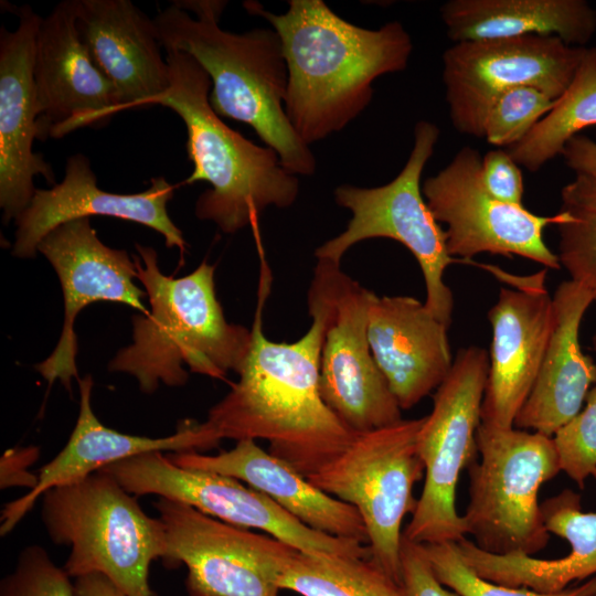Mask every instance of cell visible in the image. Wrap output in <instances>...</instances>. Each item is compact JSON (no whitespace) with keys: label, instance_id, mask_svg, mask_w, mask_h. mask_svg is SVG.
Instances as JSON below:
<instances>
[{"label":"cell","instance_id":"cell-1","mask_svg":"<svg viewBox=\"0 0 596 596\" xmlns=\"http://www.w3.org/2000/svg\"><path fill=\"white\" fill-rule=\"evenodd\" d=\"M258 301L252 343L231 391L198 422L207 449L222 439H265L268 451L308 478L337 458L355 433L328 407L319 389L323 321L316 309L298 340L274 342L263 331V309L272 272L262 246Z\"/></svg>","mask_w":596,"mask_h":596},{"label":"cell","instance_id":"cell-2","mask_svg":"<svg viewBox=\"0 0 596 596\" xmlns=\"http://www.w3.org/2000/svg\"><path fill=\"white\" fill-rule=\"evenodd\" d=\"M243 7L268 21L280 38L288 75L286 115L308 146L355 119L371 103L373 82L405 70L413 51L401 22L364 29L322 0H289L279 14L258 1Z\"/></svg>","mask_w":596,"mask_h":596},{"label":"cell","instance_id":"cell-3","mask_svg":"<svg viewBox=\"0 0 596 596\" xmlns=\"http://www.w3.org/2000/svg\"><path fill=\"white\" fill-rule=\"evenodd\" d=\"M226 6L224 0H173L153 19L161 46L190 54L206 71L219 116L251 126L290 173L312 175L316 157L285 110L288 75L279 35L273 28L222 29Z\"/></svg>","mask_w":596,"mask_h":596},{"label":"cell","instance_id":"cell-4","mask_svg":"<svg viewBox=\"0 0 596 596\" xmlns=\"http://www.w3.org/2000/svg\"><path fill=\"white\" fill-rule=\"evenodd\" d=\"M137 278L150 305L147 313L132 317V342L109 361L110 372L132 375L143 393L160 383L182 386L184 369L213 379L237 374L248 354L252 332L230 323L215 294V265L202 262L191 274L175 278L163 275L157 252L135 245Z\"/></svg>","mask_w":596,"mask_h":596},{"label":"cell","instance_id":"cell-5","mask_svg":"<svg viewBox=\"0 0 596 596\" xmlns=\"http://www.w3.org/2000/svg\"><path fill=\"white\" fill-rule=\"evenodd\" d=\"M170 86L151 105L172 109L183 120L193 171L185 184L204 181L211 188L195 202V215L226 234L255 226L268 206L287 209L299 194L298 177L277 152L230 128L210 103L211 78L188 53L166 51Z\"/></svg>","mask_w":596,"mask_h":596},{"label":"cell","instance_id":"cell-6","mask_svg":"<svg viewBox=\"0 0 596 596\" xmlns=\"http://www.w3.org/2000/svg\"><path fill=\"white\" fill-rule=\"evenodd\" d=\"M41 498L49 538L71 547L63 566L71 577L100 573L126 596H156L149 568L166 556L164 525L146 514L111 475L99 470Z\"/></svg>","mask_w":596,"mask_h":596},{"label":"cell","instance_id":"cell-7","mask_svg":"<svg viewBox=\"0 0 596 596\" xmlns=\"http://www.w3.org/2000/svg\"><path fill=\"white\" fill-rule=\"evenodd\" d=\"M476 440L480 459L468 467L467 534L483 551L533 555L549 543L539 491L561 471L553 437L481 423Z\"/></svg>","mask_w":596,"mask_h":596},{"label":"cell","instance_id":"cell-8","mask_svg":"<svg viewBox=\"0 0 596 596\" xmlns=\"http://www.w3.org/2000/svg\"><path fill=\"white\" fill-rule=\"evenodd\" d=\"M439 135L434 123L417 121L409 157L392 181L375 188L339 185L333 192L334 200L352 216L343 232L316 248L315 256L340 264L347 251L362 241L383 237L398 242L421 267L426 307L449 328L454 296L444 281V273L455 259L448 253L445 230L432 214L421 183Z\"/></svg>","mask_w":596,"mask_h":596},{"label":"cell","instance_id":"cell-9","mask_svg":"<svg viewBox=\"0 0 596 596\" xmlns=\"http://www.w3.org/2000/svg\"><path fill=\"white\" fill-rule=\"evenodd\" d=\"M425 416L356 434L333 460L307 479L353 505L365 525L370 558L401 583L402 522L413 513L415 483L425 473L418 434Z\"/></svg>","mask_w":596,"mask_h":596},{"label":"cell","instance_id":"cell-10","mask_svg":"<svg viewBox=\"0 0 596 596\" xmlns=\"http://www.w3.org/2000/svg\"><path fill=\"white\" fill-rule=\"evenodd\" d=\"M489 373V353L476 345L460 349L433 395V409L418 434L425 481L403 536L416 544L456 543L466 538L457 513L460 472L477 460V429Z\"/></svg>","mask_w":596,"mask_h":596},{"label":"cell","instance_id":"cell-11","mask_svg":"<svg viewBox=\"0 0 596 596\" xmlns=\"http://www.w3.org/2000/svg\"><path fill=\"white\" fill-rule=\"evenodd\" d=\"M372 291L348 276L340 264L317 259L308 308L323 321L320 394L353 433L400 422L401 407L379 369L368 338Z\"/></svg>","mask_w":596,"mask_h":596},{"label":"cell","instance_id":"cell-12","mask_svg":"<svg viewBox=\"0 0 596 596\" xmlns=\"http://www.w3.org/2000/svg\"><path fill=\"white\" fill-rule=\"evenodd\" d=\"M586 50L542 35L454 43L443 54V82L454 128L483 138L494 103L518 87H534L558 99L573 82Z\"/></svg>","mask_w":596,"mask_h":596},{"label":"cell","instance_id":"cell-13","mask_svg":"<svg viewBox=\"0 0 596 596\" xmlns=\"http://www.w3.org/2000/svg\"><path fill=\"white\" fill-rule=\"evenodd\" d=\"M129 493L160 498L193 507L204 514L244 529H257L299 552L370 557V547L356 540L316 531L265 493L224 475L188 469L161 451L146 453L100 469Z\"/></svg>","mask_w":596,"mask_h":596},{"label":"cell","instance_id":"cell-14","mask_svg":"<svg viewBox=\"0 0 596 596\" xmlns=\"http://www.w3.org/2000/svg\"><path fill=\"white\" fill-rule=\"evenodd\" d=\"M166 530L170 568L188 570V596H279L297 550L267 534L217 520L182 502H155Z\"/></svg>","mask_w":596,"mask_h":596},{"label":"cell","instance_id":"cell-15","mask_svg":"<svg viewBox=\"0 0 596 596\" xmlns=\"http://www.w3.org/2000/svg\"><path fill=\"white\" fill-rule=\"evenodd\" d=\"M479 151L470 146L458 150L451 161L422 183L424 199L438 223L445 224L451 256L470 259L481 253L518 255L560 269L557 255L543 240L549 225L568 219L562 209L552 216L538 215L523 205L492 196L483 185Z\"/></svg>","mask_w":596,"mask_h":596},{"label":"cell","instance_id":"cell-16","mask_svg":"<svg viewBox=\"0 0 596 596\" xmlns=\"http://www.w3.org/2000/svg\"><path fill=\"white\" fill-rule=\"evenodd\" d=\"M58 276L64 296V322L53 352L36 371L51 386L55 381L71 392L72 379L78 377L75 320L82 309L95 301H114L141 313L142 291L136 284V265L124 249L105 245L91 225L89 217L68 221L53 228L38 245Z\"/></svg>","mask_w":596,"mask_h":596},{"label":"cell","instance_id":"cell-17","mask_svg":"<svg viewBox=\"0 0 596 596\" xmlns=\"http://www.w3.org/2000/svg\"><path fill=\"white\" fill-rule=\"evenodd\" d=\"M40 138L99 127L121 111L117 92L96 66L76 28V0L42 18L34 54Z\"/></svg>","mask_w":596,"mask_h":596},{"label":"cell","instance_id":"cell-18","mask_svg":"<svg viewBox=\"0 0 596 596\" xmlns=\"http://www.w3.org/2000/svg\"><path fill=\"white\" fill-rule=\"evenodd\" d=\"M11 10L19 18L17 29L0 30V207L6 224L30 204L34 177L56 184L51 164L32 149L40 138L33 70L42 17L29 4Z\"/></svg>","mask_w":596,"mask_h":596},{"label":"cell","instance_id":"cell-19","mask_svg":"<svg viewBox=\"0 0 596 596\" xmlns=\"http://www.w3.org/2000/svg\"><path fill=\"white\" fill-rule=\"evenodd\" d=\"M175 188L164 177H158L152 178L150 187L142 192L111 193L98 188L85 155H72L66 160L62 181L46 190L36 189L28 207L14 221L12 254L20 258L34 257L39 243L53 228L72 220L97 215L150 227L163 236L167 247L184 252L183 234L167 211Z\"/></svg>","mask_w":596,"mask_h":596},{"label":"cell","instance_id":"cell-20","mask_svg":"<svg viewBox=\"0 0 596 596\" xmlns=\"http://www.w3.org/2000/svg\"><path fill=\"white\" fill-rule=\"evenodd\" d=\"M546 272L542 269L518 290L501 288L488 312L492 340L483 424L512 428L533 387L554 327L553 300L544 286Z\"/></svg>","mask_w":596,"mask_h":596},{"label":"cell","instance_id":"cell-21","mask_svg":"<svg viewBox=\"0 0 596 596\" xmlns=\"http://www.w3.org/2000/svg\"><path fill=\"white\" fill-rule=\"evenodd\" d=\"M447 330L425 302L414 297L372 294L370 348L402 409L436 391L448 375L454 359Z\"/></svg>","mask_w":596,"mask_h":596},{"label":"cell","instance_id":"cell-22","mask_svg":"<svg viewBox=\"0 0 596 596\" xmlns=\"http://www.w3.org/2000/svg\"><path fill=\"white\" fill-rule=\"evenodd\" d=\"M76 28L121 111L149 106L168 91L169 65L153 20L130 0H76Z\"/></svg>","mask_w":596,"mask_h":596},{"label":"cell","instance_id":"cell-23","mask_svg":"<svg viewBox=\"0 0 596 596\" xmlns=\"http://www.w3.org/2000/svg\"><path fill=\"white\" fill-rule=\"evenodd\" d=\"M175 465L235 478L265 493L305 525L369 545L358 510L313 486L286 461L264 450L253 439H242L227 451L167 455Z\"/></svg>","mask_w":596,"mask_h":596},{"label":"cell","instance_id":"cell-24","mask_svg":"<svg viewBox=\"0 0 596 596\" xmlns=\"http://www.w3.org/2000/svg\"><path fill=\"white\" fill-rule=\"evenodd\" d=\"M79 413L64 448L38 473V483L26 494L7 503L2 510L1 535L11 532L47 490L87 477L111 464L152 451H204L205 443L198 422L179 423L173 435L159 438L135 436L106 427L92 407L94 381L78 379Z\"/></svg>","mask_w":596,"mask_h":596},{"label":"cell","instance_id":"cell-25","mask_svg":"<svg viewBox=\"0 0 596 596\" xmlns=\"http://www.w3.org/2000/svg\"><path fill=\"white\" fill-rule=\"evenodd\" d=\"M554 327L533 387L513 427L553 435L583 407L596 383V363L579 344V328L593 294L573 280L562 281L552 297Z\"/></svg>","mask_w":596,"mask_h":596},{"label":"cell","instance_id":"cell-26","mask_svg":"<svg viewBox=\"0 0 596 596\" xmlns=\"http://www.w3.org/2000/svg\"><path fill=\"white\" fill-rule=\"evenodd\" d=\"M545 529L570 543L571 552L555 560L524 553L494 554L465 538L455 543L461 560L480 577L511 587L557 593L572 582L596 575V512L582 509L581 494L564 489L541 502Z\"/></svg>","mask_w":596,"mask_h":596},{"label":"cell","instance_id":"cell-27","mask_svg":"<svg viewBox=\"0 0 596 596\" xmlns=\"http://www.w3.org/2000/svg\"><path fill=\"white\" fill-rule=\"evenodd\" d=\"M440 17L454 43L542 35L583 46L596 32V10L584 0H449Z\"/></svg>","mask_w":596,"mask_h":596},{"label":"cell","instance_id":"cell-28","mask_svg":"<svg viewBox=\"0 0 596 596\" xmlns=\"http://www.w3.org/2000/svg\"><path fill=\"white\" fill-rule=\"evenodd\" d=\"M590 126H596V47H587L573 82L554 107L507 151L520 167L534 173Z\"/></svg>","mask_w":596,"mask_h":596},{"label":"cell","instance_id":"cell-29","mask_svg":"<svg viewBox=\"0 0 596 596\" xmlns=\"http://www.w3.org/2000/svg\"><path fill=\"white\" fill-rule=\"evenodd\" d=\"M301 596H405L400 582L370 557L297 551L279 579Z\"/></svg>","mask_w":596,"mask_h":596},{"label":"cell","instance_id":"cell-30","mask_svg":"<svg viewBox=\"0 0 596 596\" xmlns=\"http://www.w3.org/2000/svg\"><path fill=\"white\" fill-rule=\"evenodd\" d=\"M422 547L437 579L459 596H596V575L564 590L546 594L480 577L461 560L453 542Z\"/></svg>","mask_w":596,"mask_h":596},{"label":"cell","instance_id":"cell-31","mask_svg":"<svg viewBox=\"0 0 596 596\" xmlns=\"http://www.w3.org/2000/svg\"><path fill=\"white\" fill-rule=\"evenodd\" d=\"M555 102L529 86L504 93L486 118L483 138L498 148H510L531 131L554 107Z\"/></svg>","mask_w":596,"mask_h":596},{"label":"cell","instance_id":"cell-32","mask_svg":"<svg viewBox=\"0 0 596 596\" xmlns=\"http://www.w3.org/2000/svg\"><path fill=\"white\" fill-rule=\"evenodd\" d=\"M561 471L583 489L596 479V383L588 391L585 406L553 435Z\"/></svg>","mask_w":596,"mask_h":596},{"label":"cell","instance_id":"cell-33","mask_svg":"<svg viewBox=\"0 0 596 596\" xmlns=\"http://www.w3.org/2000/svg\"><path fill=\"white\" fill-rule=\"evenodd\" d=\"M0 596H76L71 576L41 545L25 546L12 573L0 583Z\"/></svg>","mask_w":596,"mask_h":596},{"label":"cell","instance_id":"cell-34","mask_svg":"<svg viewBox=\"0 0 596 596\" xmlns=\"http://www.w3.org/2000/svg\"><path fill=\"white\" fill-rule=\"evenodd\" d=\"M564 209V207H563ZM570 216L557 224V258L571 280L589 290L596 302V213L565 209Z\"/></svg>","mask_w":596,"mask_h":596},{"label":"cell","instance_id":"cell-35","mask_svg":"<svg viewBox=\"0 0 596 596\" xmlns=\"http://www.w3.org/2000/svg\"><path fill=\"white\" fill-rule=\"evenodd\" d=\"M481 175L492 196L509 204L523 205V175L507 150H489L481 159Z\"/></svg>","mask_w":596,"mask_h":596},{"label":"cell","instance_id":"cell-36","mask_svg":"<svg viewBox=\"0 0 596 596\" xmlns=\"http://www.w3.org/2000/svg\"><path fill=\"white\" fill-rule=\"evenodd\" d=\"M401 585L405 596H459L437 579L422 545L404 536L401 545Z\"/></svg>","mask_w":596,"mask_h":596},{"label":"cell","instance_id":"cell-37","mask_svg":"<svg viewBox=\"0 0 596 596\" xmlns=\"http://www.w3.org/2000/svg\"><path fill=\"white\" fill-rule=\"evenodd\" d=\"M39 454L40 449L34 446L8 449L0 461L1 489L21 486L33 489L38 483V476L28 468L36 461Z\"/></svg>","mask_w":596,"mask_h":596},{"label":"cell","instance_id":"cell-38","mask_svg":"<svg viewBox=\"0 0 596 596\" xmlns=\"http://www.w3.org/2000/svg\"><path fill=\"white\" fill-rule=\"evenodd\" d=\"M564 209L596 213V173L576 174L561 191Z\"/></svg>","mask_w":596,"mask_h":596},{"label":"cell","instance_id":"cell-39","mask_svg":"<svg viewBox=\"0 0 596 596\" xmlns=\"http://www.w3.org/2000/svg\"><path fill=\"white\" fill-rule=\"evenodd\" d=\"M561 155L576 174L596 173V141L576 135L566 142Z\"/></svg>","mask_w":596,"mask_h":596},{"label":"cell","instance_id":"cell-40","mask_svg":"<svg viewBox=\"0 0 596 596\" xmlns=\"http://www.w3.org/2000/svg\"><path fill=\"white\" fill-rule=\"evenodd\" d=\"M76 596H126L107 576L92 573L75 578Z\"/></svg>","mask_w":596,"mask_h":596},{"label":"cell","instance_id":"cell-41","mask_svg":"<svg viewBox=\"0 0 596 596\" xmlns=\"http://www.w3.org/2000/svg\"><path fill=\"white\" fill-rule=\"evenodd\" d=\"M590 348L593 351L596 352V332L595 334L592 337V340H590Z\"/></svg>","mask_w":596,"mask_h":596}]
</instances>
